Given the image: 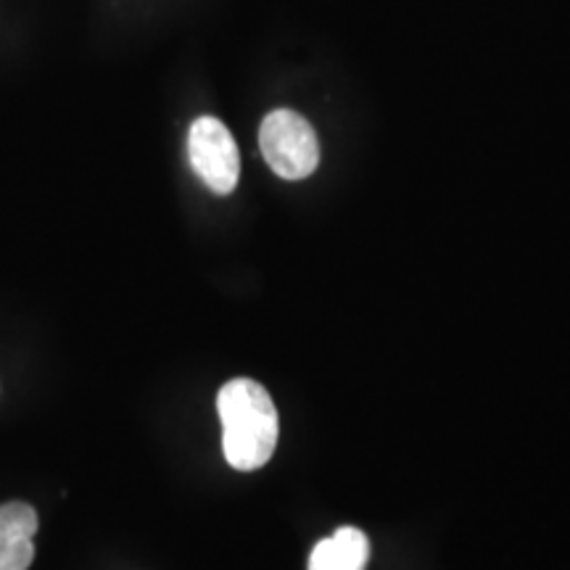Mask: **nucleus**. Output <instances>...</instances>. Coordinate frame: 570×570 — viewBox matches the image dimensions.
<instances>
[{"instance_id":"obj_4","label":"nucleus","mask_w":570,"mask_h":570,"mask_svg":"<svg viewBox=\"0 0 570 570\" xmlns=\"http://www.w3.org/2000/svg\"><path fill=\"white\" fill-rule=\"evenodd\" d=\"M38 512L27 502L0 508V570H30L35 560Z\"/></svg>"},{"instance_id":"obj_3","label":"nucleus","mask_w":570,"mask_h":570,"mask_svg":"<svg viewBox=\"0 0 570 570\" xmlns=\"http://www.w3.org/2000/svg\"><path fill=\"white\" fill-rule=\"evenodd\" d=\"M188 159L204 185L217 196L233 194L240 177V154L227 127L214 117H198L188 132Z\"/></svg>"},{"instance_id":"obj_1","label":"nucleus","mask_w":570,"mask_h":570,"mask_svg":"<svg viewBox=\"0 0 570 570\" xmlns=\"http://www.w3.org/2000/svg\"><path fill=\"white\" fill-rule=\"evenodd\" d=\"M223 420V452L235 470L267 465L277 446V410L273 396L252 377H235L217 396Z\"/></svg>"},{"instance_id":"obj_2","label":"nucleus","mask_w":570,"mask_h":570,"mask_svg":"<svg viewBox=\"0 0 570 570\" xmlns=\"http://www.w3.org/2000/svg\"><path fill=\"white\" fill-rule=\"evenodd\" d=\"M259 148L283 180H304L317 169L320 142L312 125L291 109L269 111L259 130Z\"/></svg>"},{"instance_id":"obj_5","label":"nucleus","mask_w":570,"mask_h":570,"mask_svg":"<svg viewBox=\"0 0 570 570\" xmlns=\"http://www.w3.org/2000/svg\"><path fill=\"white\" fill-rule=\"evenodd\" d=\"M370 539L365 531L344 525L333 537L317 541L309 554V570H365Z\"/></svg>"}]
</instances>
